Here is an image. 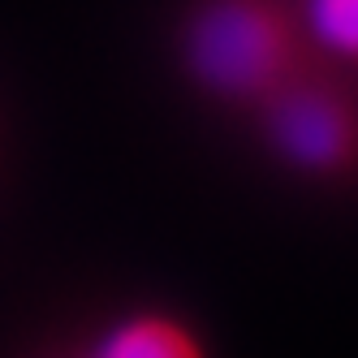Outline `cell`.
I'll list each match as a JSON object with an SVG mask.
<instances>
[{
  "mask_svg": "<svg viewBox=\"0 0 358 358\" xmlns=\"http://www.w3.org/2000/svg\"><path fill=\"white\" fill-rule=\"evenodd\" d=\"M298 22L276 0H203L186 27V65L224 99H272L294 83Z\"/></svg>",
  "mask_w": 358,
  "mask_h": 358,
  "instance_id": "6da1fadb",
  "label": "cell"
},
{
  "mask_svg": "<svg viewBox=\"0 0 358 358\" xmlns=\"http://www.w3.org/2000/svg\"><path fill=\"white\" fill-rule=\"evenodd\" d=\"M268 134L280 156L306 173L345 169L354 147L350 108L324 87H306V83H285L268 99Z\"/></svg>",
  "mask_w": 358,
  "mask_h": 358,
  "instance_id": "7a4b0ae2",
  "label": "cell"
},
{
  "mask_svg": "<svg viewBox=\"0 0 358 358\" xmlns=\"http://www.w3.org/2000/svg\"><path fill=\"white\" fill-rule=\"evenodd\" d=\"M91 358H203L194 337L164 315H134L117 324Z\"/></svg>",
  "mask_w": 358,
  "mask_h": 358,
  "instance_id": "3957f363",
  "label": "cell"
},
{
  "mask_svg": "<svg viewBox=\"0 0 358 358\" xmlns=\"http://www.w3.org/2000/svg\"><path fill=\"white\" fill-rule=\"evenodd\" d=\"M306 35L320 39L328 52L350 57L358 43V0H306Z\"/></svg>",
  "mask_w": 358,
  "mask_h": 358,
  "instance_id": "277c9868",
  "label": "cell"
}]
</instances>
